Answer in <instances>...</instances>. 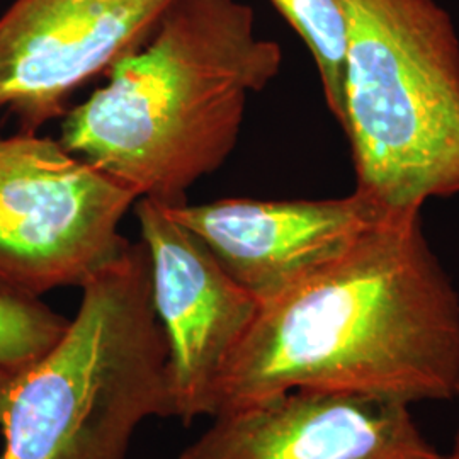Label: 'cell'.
<instances>
[{
    "label": "cell",
    "mask_w": 459,
    "mask_h": 459,
    "mask_svg": "<svg viewBox=\"0 0 459 459\" xmlns=\"http://www.w3.org/2000/svg\"><path fill=\"white\" fill-rule=\"evenodd\" d=\"M310 388L411 405L459 388V296L420 212L390 213L347 254L261 305L214 390L212 417Z\"/></svg>",
    "instance_id": "cell-1"
},
{
    "label": "cell",
    "mask_w": 459,
    "mask_h": 459,
    "mask_svg": "<svg viewBox=\"0 0 459 459\" xmlns=\"http://www.w3.org/2000/svg\"><path fill=\"white\" fill-rule=\"evenodd\" d=\"M282 51L240 0H172L147 41L64 116L62 145L172 208L237 147L247 99L278 77Z\"/></svg>",
    "instance_id": "cell-2"
},
{
    "label": "cell",
    "mask_w": 459,
    "mask_h": 459,
    "mask_svg": "<svg viewBox=\"0 0 459 459\" xmlns=\"http://www.w3.org/2000/svg\"><path fill=\"white\" fill-rule=\"evenodd\" d=\"M81 290L60 339L0 377V459H125L145 420L174 417L143 242L128 244Z\"/></svg>",
    "instance_id": "cell-3"
},
{
    "label": "cell",
    "mask_w": 459,
    "mask_h": 459,
    "mask_svg": "<svg viewBox=\"0 0 459 459\" xmlns=\"http://www.w3.org/2000/svg\"><path fill=\"white\" fill-rule=\"evenodd\" d=\"M356 191L392 213L459 195V36L437 0H339Z\"/></svg>",
    "instance_id": "cell-4"
},
{
    "label": "cell",
    "mask_w": 459,
    "mask_h": 459,
    "mask_svg": "<svg viewBox=\"0 0 459 459\" xmlns=\"http://www.w3.org/2000/svg\"><path fill=\"white\" fill-rule=\"evenodd\" d=\"M136 199L60 140L0 136V291L82 288L130 244L119 223Z\"/></svg>",
    "instance_id": "cell-5"
},
{
    "label": "cell",
    "mask_w": 459,
    "mask_h": 459,
    "mask_svg": "<svg viewBox=\"0 0 459 459\" xmlns=\"http://www.w3.org/2000/svg\"><path fill=\"white\" fill-rule=\"evenodd\" d=\"M172 0H14L0 16V115L36 133L140 48Z\"/></svg>",
    "instance_id": "cell-6"
},
{
    "label": "cell",
    "mask_w": 459,
    "mask_h": 459,
    "mask_svg": "<svg viewBox=\"0 0 459 459\" xmlns=\"http://www.w3.org/2000/svg\"><path fill=\"white\" fill-rule=\"evenodd\" d=\"M136 218L169 347L174 417L191 424L201 415L212 417L218 379L259 303L162 204L140 199Z\"/></svg>",
    "instance_id": "cell-7"
},
{
    "label": "cell",
    "mask_w": 459,
    "mask_h": 459,
    "mask_svg": "<svg viewBox=\"0 0 459 459\" xmlns=\"http://www.w3.org/2000/svg\"><path fill=\"white\" fill-rule=\"evenodd\" d=\"M164 208L259 307L341 259L392 213L358 191L333 199H221Z\"/></svg>",
    "instance_id": "cell-8"
},
{
    "label": "cell",
    "mask_w": 459,
    "mask_h": 459,
    "mask_svg": "<svg viewBox=\"0 0 459 459\" xmlns=\"http://www.w3.org/2000/svg\"><path fill=\"white\" fill-rule=\"evenodd\" d=\"M179 459H439L407 403L299 388L221 411Z\"/></svg>",
    "instance_id": "cell-9"
},
{
    "label": "cell",
    "mask_w": 459,
    "mask_h": 459,
    "mask_svg": "<svg viewBox=\"0 0 459 459\" xmlns=\"http://www.w3.org/2000/svg\"><path fill=\"white\" fill-rule=\"evenodd\" d=\"M310 49L328 109L344 121L345 19L339 0H273Z\"/></svg>",
    "instance_id": "cell-10"
},
{
    "label": "cell",
    "mask_w": 459,
    "mask_h": 459,
    "mask_svg": "<svg viewBox=\"0 0 459 459\" xmlns=\"http://www.w3.org/2000/svg\"><path fill=\"white\" fill-rule=\"evenodd\" d=\"M68 320L39 298L0 291V377L38 359L64 333Z\"/></svg>",
    "instance_id": "cell-11"
},
{
    "label": "cell",
    "mask_w": 459,
    "mask_h": 459,
    "mask_svg": "<svg viewBox=\"0 0 459 459\" xmlns=\"http://www.w3.org/2000/svg\"><path fill=\"white\" fill-rule=\"evenodd\" d=\"M439 459H459V451L458 449H455V451H453V455H449V456H441Z\"/></svg>",
    "instance_id": "cell-12"
},
{
    "label": "cell",
    "mask_w": 459,
    "mask_h": 459,
    "mask_svg": "<svg viewBox=\"0 0 459 459\" xmlns=\"http://www.w3.org/2000/svg\"><path fill=\"white\" fill-rule=\"evenodd\" d=\"M456 398L459 400V388H458V394H456ZM455 449H458L459 451V429H458V434H456V444H455Z\"/></svg>",
    "instance_id": "cell-13"
}]
</instances>
